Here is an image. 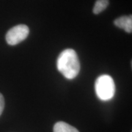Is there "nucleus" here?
Instances as JSON below:
<instances>
[{"instance_id": "nucleus-1", "label": "nucleus", "mask_w": 132, "mask_h": 132, "mask_svg": "<svg viewBox=\"0 0 132 132\" xmlns=\"http://www.w3.org/2000/svg\"><path fill=\"white\" fill-rule=\"evenodd\" d=\"M59 72L69 80L76 78L80 71V62L77 53L73 49L64 50L57 59Z\"/></svg>"}, {"instance_id": "nucleus-2", "label": "nucleus", "mask_w": 132, "mask_h": 132, "mask_svg": "<svg viewBox=\"0 0 132 132\" xmlns=\"http://www.w3.org/2000/svg\"><path fill=\"white\" fill-rule=\"evenodd\" d=\"M95 90L97 96L103 101L111 100L115 94L116 86L111 76H99L95 82Z\"/></svg>"}, {"instance_id": "nucleus-3", "label": "nucleus", "mask_w": 132, "mask_h": 132, "mask_svg": "<svg viewBox=\"0 0 132 132\" xmlns=\"http://www.w3.org/2000/svg\"><path fill=\"white\" fill-rule=\"evenodd\" d=\"M29 28L25 24H19L10 29L6 35V40L10 45H15L23 41L29 35Z\"/></svg>"}, {"instance_id": "nucleus-4", "label": "nucleus", "mask_w": 132, "mask_h": 132, "mask_svg": "<svg viewBox=\"0 0 132 132\" xmlns=\"http://www.w3.org/2000/svg\"><path fill=\"white\" fill-rule=\"evenodd\" d=\"M114 24L119 28L122 29L127 33H131L132 31V16H122L116 19L114 21Z\"/></svg>"}, {"instance_id": "nucleus-5", "label": "nucleus", "mask_w": 132, "mask_h": 132, "mask_svg": "<svg viewBox=\"0 0 132 132\" xmlns=\"http://www.w3.org/2000/svg\"><path fill=\"white\" fill-rule=\"evenodd\" d=\"M53 132H79V131L72 125L63 121H60L54 124Z\"/></svg>"}, {"instance_id": "nucleus-6", "label": "nucleus", "mask_w": 132, "mask_h": 132, "mask_svg": "<svg viewBox=\"0 0 132 132\" xmlns=\"http://www.w3.org/2000/svg\"><path fill=\"white\" fill-rule=\"evenodd\" d=\"M109 0H97L95 1L92 12L95 15L99 14L106 9L109 5Z\"/></svg>"}, {"instance_id": "nucleus-7", "label": "nucleus", "mask_w": 132, "mask_h": 132, "mask_svg": "<svg viewBox=\"0 0 132 132\" xmlns=\"http://www.w3.org/2000/svg\"><path fill=\"white\" fill-rule=\"evenodd\" d=\"M4 98L3 94L0 93V116L2 114L4 108Z\"/></svg>"}]
</instances>
